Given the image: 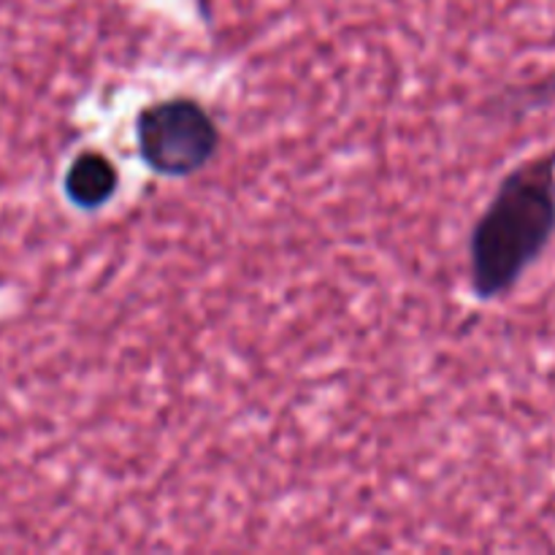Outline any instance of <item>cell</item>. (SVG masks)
<instances>
[{"instance_id":"obj_3","label":"cell","mask_w":555,"mask_h":555,"mask_svg":"<svg viewBox=\"0 0 555 555\" xmlns=\"http://www.w3.org/2000/svg\"><path fill=\"white\" fill-rule=\"evenodd\" d=\"M119 188V171L106 155L95 150L79 152L63 177V193L76 209L95 211L114 198Z\"/></svg>"},{"instance_id":"obj_1","label":"cell","mask_w":555,"mask_h":555,"mask_svg":"<svg viewBox=\"0 0 555 555\" xmlns=\"http://www.w3.org/2000/svg\"><path fill=\"white\" fill-rule=\"evenodd\" d=\"M555 236V150L518 163L499 182L469 236V280L477 301L515 291Z\"/></svg>"},{"instance_id":"obj_2","label":"cell","mask_w":555,"mask_h":555,"mask_svg":"<svg viewBox=\"0 0 555 555\" xmlns=\"http://www.w3.org/2000/svg\"><path fill=\"white\" fill-rule=\"evenodd\" d=\"M135 144L152 171L182 179L209 166L220 150V128L195 98H166L139 112Z\"/></svg>"}]
</instances>
